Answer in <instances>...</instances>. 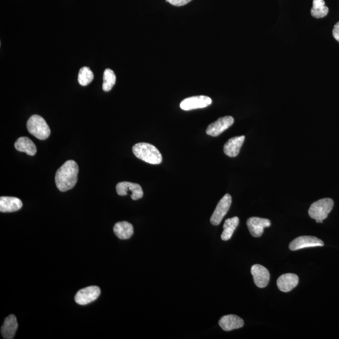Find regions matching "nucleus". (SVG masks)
<instances>
[{"instance_id":"obj_14","label":"nucleus","mask_w":339,"mask_h":339,"mask_svg":"<svg viewBox=\"0 0 339 339\" xmlns=\"http://www.w3.org/2000/svg\"><path fill=\"white\" fill-rule=\"evenodd\" d=\"M244 324V320L235 315H225L219 322L220 327L224 331L227 332L240 329L243 327Z\"/></svg>"},{"instance_id":"obj_17","label":"nucleus","mask_w":339,"mask_h":339,"mask_svg":"<svg viewBox=\"0 0 339 339\" xmlns=\"http://www.w3.org/2000/svg\"><path fill=\"white\" fill-rule=\"evenodd\" d=\"M22 206V202L17 197H1L0 198V211L1 212H16Z\"/></svg>"},{"instance_id":"obj_23","label":"nucleus","mask_w":339,"mask_h":339,"mask_svg":"<svg viewBox=\"0 0 339 339\" xmlns=\"http://www.w3.org/2000/svg\"><path fill=\"white\" fill-rule=\"evenodd\" d=\"M116 75L110 69H106L104 73L103 89L105 92L110 91L116 83Z\"/></svg>"},{"instance_id":"obj_18","label":"nucleus","mask_w":339,"mask_h":339,"mask_svg":"<svg viewBox=\"0 0 339 339\" xmlns=\"http://www.w3.org/2000/svg\"><path fill=\"white\" fill-rule=\"evenodd\" d=\"M113 231L120 240H128L134 233L133 225L127 221L117 222L114 226Z\"/></svg>"},{"instance_id":"obj_3","label":"nucleus","mask_w":339,"mask_h":339,"mask_svg":"<svg viewBox=\"0 0 339 339\" xmlns=\"http://www.w3.org/2000/svg\"><path fill=\"white\" fill-rule=\"evenodd\" d=\"M334 204L333 199H320L311 205L308 210V214L317 223H322L323 220L328 217L329 213L333 210Z\"/></svg>"},{"instance_id":"obj_19","label":"nucleus","mask_w":339,"mask_h":339,"mask_svg":"<svg viewBox=\"0 0 339 339\" xmlns=\"http://www.w3.org/2000/svg\"><path fill=\"white\" fill-rule=\"evenodd\" d=\"M16 149L19 152L26 153L30 156H34L37 153V147L30 139L27 137H21L15 143Z\"/></svg>"},{"instance_id":"obj_20","label":"nucleus","mask_w":339,"mask_h":339,"mask_svg":"<svg viewBox=\"0 0 339 339\" xmlns=\"http://www.w3.org/2000/svg\"><path fill=\"white\" fill-rule=\"evenodd\" d=\"M239 223H240V219L238 217H234L226 220L223 226L224 231L221 234L222 240L226 241L231 238L234 231L238 226Z\"/></svg>"},{"instance_id":"obj_1","label":"nucleus","mask_w":339,"mask_h":339,"mask_svg":"<svg viewBox=\"0 0 339 339\" xmlns=\"http://www.w3.org/2000/svg\"><path fill=\"white\" fill-rule=\"evenodd\" d=\"M79 167L74 160H68L57 170L55 174V184L61 192L73 189L78 182Z\"/></svg>"},{"instance_id":"obj_10","label":"nucleus","mask_w":339,"mask_h":339,"mask_svg":"<svg viewBox=\"0 0 339 339\" xmlns=\"http://www.w3.org/2000/svg\"><path fill=\"white\" fill-rule=\"evenodd\" d=\"M117 192L120 196H127L129 192H131V197L134 201L142 198L143 191L142 188L137 183L129 182H122L117 185Z\"/></svg>"},{"instance_id":"obj_6","label":"nucleus","mask_w":339,"mask_h":339,"mask_svg":"<svg viewBox=\"0 0 339 339\" xmlns=\"http://www.w3.org/2000/svg\"><path fill=\"white\" fill-rule=\"evenodd\" d=\"M101 290L97 286H90L80 290L75 296L76 302L79 305H85L98 298Z\"/></svg>"},{"instance_id":"obj_2","label":"nucleus","mask_w":339,"mask_h":339,"mask_svg":"<svg viewBox=\"0 0 339 339\" xmlns=\"http://www.w3.org/2000/svg\"><path fill=\"white\" fill-rule=\"evenodd\" d=\"M134 155L138 159L146 163L157 165L162 163V156L159 150L154 145L149 143H140L133 147Z\"/></svg>"},{"instance_id":"obj_22","label":"nucleus","mask_w":339,"mask_h":339,"mask_svg":"<svg viewBox=\"0 0 339 339\" xmlns=\"http://www.w3.org/2000/svg\"><path fill=\"white\" fill-rule=\"evenodd\" d=\"M94 80V74L87 67H82L79 73V83L83 86L89 85Z\"/></svg>"},{"instance_id":"obj_12","label":"nucleus","mask_w":339,"mask_h":339,"mask_svg":"<svg viewBox=\"0 0 339 339\" xmlns=\"http://www.w3.org/2000/svg\"><path fill=\"white\" fill-rule=\"evenodd\" d=\"M251 272H252L255 285L257 287L263 289L267 287L270 279V275L265 267L260 264H254L252 266Z\"/></svg>"},{"instance_id":"obj_9","label":"nucleus","mask_w":339,"mask_h":339,"mask_svg":"<svg viewBox=\"0 0 339 339\" xmlns=\"http://www.w3.org/2000/svg\"><path fill=\"white\" fill-rule=\"evenodd\" d=\"M234 118L230 116H226L219 118L216 122L211 123L206 129V133L211 136H218L223 132L226 131L233 125Z\"/></svg>"},{"instance_id":"obj_16","label":"nucleus","mask_w":339,"mask_h":339,"mask_svg":"<svg viewBox=\"0 0 339 339\" xmlns=\"http://www.w3.org/2000/svg\"><path fill=\"white\" fill-rule=\"evenodd\" d=\"M18 322L17 318L14 315L7 317L1 327V336L5 339H12L15 336L18 329Z\"/></svg>"},{"instance_id":"obj_7","label":"nucleus","mask_w":339,"mask_h":339,"mask_svg":"<svg viewBox=\"0 0 339 339\" xmlns=\"http://www.w3.org/2000/svg\"><path fill=\"white\" fill-rule=\"evenodd\" d=\"M212 104V99L206 96H197L183 99L180 104L183 110L190 111L204 108Z\"/></svg>"},{"instance_id":"obj_4","label":"nucleus","mask_w":339,"mask_h":339,"mask_svg":"<svg viewBox=\"0 0 339 339\" xmlns=\"http://www.w3.org/2000/svg\"><path fill=\"white\" fill-rule=\"evenodd\" d=\"M27 127L29 133L39 140H45L50 136V127L41 116H32L28 120Z\"/></svg>"},{"instance_id":"obj_11","label":"nucleus","mask_w":339,"mask_h":339,"mask_svg":"<svg viewBox=\"0 0 339 339\" xmlns=\"http://www.w3.org/2000/svg\"><path fill=\"white\" fill-rule=\"evenodd\" d=\"M271 221L264 218L253 217L247 220V226L250 233L254 238L261 237L264 233V229L271 226Z\"/></svg>"},{"instance_id":"obj_15","label":"nucleus","mask_w":339,"mask_h":339,"mask_svg":"<svg viewBox=\"0 0 339 339\" xmlns=\"http://www.w3.org/2000/svg\"><path fill=\"white\" fill-rule=\"evenodd\" d=\"M245 140V136H236L229 139L224 146L225 154L229 157L238 156Z\"/></svg>"},{"instance_id":"obj_13","label":"nucleus","mask_w":339,"mask_h":339,"mask_svg":"<svg viewBox=\"0 0 339 339\" xmlns=\"http://www.w3.org/2000/svg\"><path fill=\"white\" fill-rule=\"evenodd\" d=\"M298 277L296 274H284L277 280V286L281 292H289L298 284Z\"/></svg>"},{"instance_id":"obj_5","label":"nucleus","mask_w":339,"mask_h":339,"mask_svg":"<svg viewBox=\"0 0 339 339\" xmlns=\"http://www.w3.org/2000/svg\"><path fill=\"white\" fill-rule=\"evenodd\" d=\"M232 203L231 195L227 194L220 200L214 212L211 217V224L217 226L221 222L223 218L228 212Z\"/></svg>"},{"instance_id":"obj_21","label":"nucleus","mask_w":339,"mask_h":339,"mask_svg":"<svg viewBox=\"0 0 339 339\" xmlns=\"http://www.w3.org/2000/svg\"><path fill=\"white\" fill-rule=\"evenodd\" d=\"M329 13V8L326 6L324 0H313L311 15L316 18L326 17Z\"/></svg>"},{"instance_id":"obj_24","label":"nucleus","mask_w":339,"mask_h":339,"mask_svg":"<svg viewBox=\"0 0 339 339\" xmlns=\"http://www.w3.org/2000/svg\"><path fill=\"white\" fill-rule=\"evenodd\" d=\"M167 2L175 6H184L192 0H166Z\"/></svg>"},{"instance_id":"obj_25","label":"nucleus","mask_w":339,"mask_h":339,"mask_svg":"<svg viewBox=\"0 0 339 339\" xmlns=\"http://www.w3.org/2000/svg\"><path fill=\"white\" fill-rule=\"evenodd\" d=\"M333 35L334 39L339 43V22L336 23V24L334 25Z\"/></svg>"},{"instance_id":"obj_8","label":"nucleus","mask_w":339,"mask_h":339,"mask_svg":"<svg viewBox=\"0 0 339 339\" xmlns=\"http://www.w3.org/2000/svg\"><path fill=\"white\" fill-rule=\"evenodd\" d=\"M324 245V242L320 239L314 236H299L292 241L289 248L292 251L302 250L304 248L319 247Z\"/></svg>"}]
</instances>
